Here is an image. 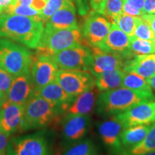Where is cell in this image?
Here are the masks:
<instances>
[{"label": "cell", "mask_w": 155, "mask_h": 155, "mask_svg": "<svg viewBox=\"0 0 155 155\" xmlns=\"http://www.w3.org/2000/svg\"><path fill=\"white\" fill-rule=\"evenodd\" d=\"M92 61L89 72L94 75L117 69H123L128 60L119 54L104 51L98 47H91Z\"/></svg>", "instance_id": "cell-13"}, {"label": "cell", "mask_w": 155, "mask_h": 155, "mask_svg": "<svg viewBox=\"0 0 155 155\" xmlns=\"http://www.w3.org/2000/svg\"><path fill=\"white\" fill-rule=\"evenodd\" d=\"M106 0H89L90 5L94 11L98 12V13L101 10Z\"/></svg>", "instance_id": "cell-39"}, {"label": "cell", "mask_w": 155, "mask_h": 155, "mask_svg": "<svg viewBox=\"0 0 155 155\" xmlns=\"http://www.w3.org/2000/svg\"><path fill=\"white\" fill-rule=\"evenodd\" d=\"M17 0H0V15L4 14L12 5L17 3Z\"/></svg>", "instance_id": "cell-38"}, {"label": "cell", "mask_w": 155, "mask_h": 155, "mask_svg": "<svg viewBox=\"0 0 155 155\" xmlns=\"http://www.w3.org/2000/svg\"><path fill=\"white\" fill-rule=\"evenodd\" d=\"M147 80L148 81L149 84H150V86H151L152 90H154L155 91V75H153L152 78H150L147 79Z\"/></svg>", "instance_id": "cell-42"}, {"label": "cell", "mask_w": 155, "mask_h": 155, "mask_svg": "<svg viewBox=\"0 0 155 155\" xmlns=\"http://www.w3.org/2000/svg\"><path fill=\"white\" fill-rule=\"evenodd\" d=\"M154 124L137 125L124 129L121 133V152L131 150L140 144Z\"/></svg>", "instance_id": "cell-21"}, {"label": "cell", "mask_w": 155, "mask_h": 155, "mask_svg": "<svg viewBox=\"0 0 155 155\" xmlns=\"http://www.w3.org/2000/svg\"><path fill=\"white\" fill-rule=\"evenodd\" d=\"M58 67L51 55L37 53L30 68V76L37 90L55 81Z\"/></svg>", "instance_id": "cell-10"}, {"label": "cell", "mask_w": 155, "mask_h": 155, "mask_svg": "<svg viewBox=\"0 0 155 155\" xmlns=\"http://www.w3.org/2000/svg\"><path fill=\"white\" fill-rule=\"evenodd\" d=\"M59 70L89 71L92 61L91 50L81 45L51 55Z\"/></svg>", "instance_id": "cell-7"}, {"label": "cell", "mask_w": 155, "mask_h": 155, "mask_svg": "<svg viewBox=\"0 0 155 155\" xmlns=\"http://www.w3.org/2000/svg\"><path fill=\"white\" fill-rule=\"evenodd\" d=\"M125 71L117 69L101 73L95 76V84L99 91L112 90L121 87Z\"/></svg>", "instance_id": "cell-23"}, {"label": "cell", "mask_w": 155, "mask_h": 155, "mask_svg": "<svg viewBox=\"0 0 155 155\" xmlns=\"http://www.w3.org/2000/svg\"><path fill=\"white\" fill-rule=\"evenodd\" d=\"M35 94L42 97L57 108L61 116H63L75 97L71 96L63 90L56 81L37 90Z\"/></svg>", "instance_id": "cell-17"}, {"label": "cell", "mask_w": 155, "mask_h": 155, "mask_svg": "<svg viewBox=\"0 0 155 155\" xmlns=\"http://www.w3.org/2000/svg\"><path fill=\"white\" fill-rule=\"evenodd\" d=\"M5 13H6V14L17 15H20V16L32 17V18H39L42 19L41 12L36 10V9H35L32 7L28 5L15 4L14 5L10 6Z\"/></svg>", "instance_id": "cell-31"}, {"label": "cell", "mask_w": 155, "mask_h": 155, "mask_svg": "<svg viewBox=\"0 0 155 155\" xmlns=\"http://www.w3.org/2000/svg\"><path fill=\"white\" fill-rule=\"evenodd\" d=\"M121 87L137 91L153 93L152 89L147 79L131 73L125 72Z\"/></svg>", "instance_id": "cell-26"}, {"label": "cell", "mask_w": 155, "mask_h": 155, "mask_svg": "<svg viewBox=\"0 0 155 155\" xmlns=\"http://www.w3.org/2000/svg\"><path fill=\"white\" fill-rule=\"evenodd\" d=\"M5 101V96L3 94H0V109L2 107Z\"/></svg>", "instance_id": "cell-44"}, {"label": "cell", "mask_w": 155, "mask_h": 155, "mask_svg": "<svg viewBox=\"0 0 155 155\" xmlns=\"http://www.w3.org/2000/svg\"><path fill=\"white\" fill-rule=\"evenodd\" d=\"M144 14H155V0H144Z\"/></svg>", "instance_id": "cell-37"}, {"label": "cell", "mask_w": 155, "mask_h": 155, "mask_svg": "<svg viewBox=\"0 0 155 155\" xmlns=\"http://www.w3.org/2000/svg\"><path fill=\"white\" fill-rule=\"evenodd\" d=\"M141 17L149 23V25H150L151 28L155 34V14H144Z\"/></svg>", "instance_id": "cell-40"}, {"label": "cell", "mask_w": 155, "mask_h": 155, "mask_svg": "<svg viewBox=\"0 0 155 155\" xmlns=\"http://www.w3.org/2000/svg\"><path fill=\"white\" fill-rule=\"evenodd\" d=\"M123 2L130 4V5L134 6L137 8L141 9L143 11L144 5V0H123Z\"/></svg>", "instance_id": "cell-41"}, {"label": "cell", "mask_w": 155, "mask_h": 155, "mask_svg": "<svg viewBox=\"0 0 155 155\" xmlns=\"http://www.w3.org/2000/svg\"><path fill=\"white\" fill-rule=\"evenodd\" d=\"M14 78L15 76L0 67V94L6 96Z\"/></svg>", "instance_id": "cell-33"}, {"label": "cell", "mask_w": 155, "mask_h": 155, "mask_svg": "<svg viewBox=\"0 0 155 155\" xmlns=\"http://www.w3.org/2000/svg\"><path fill=\"white\" fill-rule=\"evenodd\" d=\"M129 36L120 30L116 24H111L106 38L97 47L104 51L119 54L131 59L134 55L129 49Z\"/></svg>", "instance_id": "cell-16"}, {"label": "cell", "mask_w": 155, "mask_h": 155, "mask_svg": "<svg viewBox=\"0 0 155 155\" xmlns=\"http://www.w3.org/2000/svg\"><path fill=\"white\" fill-rule=\"evenodd\" d=\"M11 136L7 135L0 130V155H6L7 148Z\"/></svg>", "instance_id": "cell-35"}, {"label": "cell", "mask_w": 155, "mask_h": 155, "mask_svg": "<svg viewBox=\"0 0 155 155\" xmlns=\"http://www.w3.org/2000/svg\"><path fill=\"white\" fill-rule=\"evenodd\" d=\"M44 27L45 22L41 19L6 13L0 15V38L31 49L38 48Z\"/></svg>", "instance_id": "cell-1"}, {"label": "cell", "mask_w": 155, "mask_h": 155, "mask_svg": "<svg viewBox=\"0 0 155 155\" xmlns=\"http://www.w3.org/2000/svg\"><path fill=\"white\" fill-rule=\"evenodd\" d=\"M83 36L78 28L55 29L45 25L37 48L38 53L53 55L62 50L83 45Z\"/></svg>", "instance_id": "cell-5"}, {"label": "cell", "mask_w": 155, "mask_h": 155, "mask_svg": "<svg viewBox=\"0 0 155 155\" xmlns=\"http://www.w3.org/2000/svg\"><path fill=\"white\" fill-rule=\"evenodd\" d=\"M33 0H17V5H24L30 6Z\"/></svg>", "instance_id": "cell-43"}, {"label": "cell", "mask_w": 155, "mask_h": 155, "mask_svg": "<svg viewBox=\"0 0 155 155\" xmlns=\"http://www.w3.org/2000/svg\"><path fill=\"white\" fill-rule=\"evenodd\" d=\"M123 129V126L116 116H111L110 119L98 124V134L111 154L119 155L121 152V133Z\"/></svg>", "instance_id": "cell-14"}, {"label": "cell", "mask_w": 155, "mask_h": 155, "mask_svg": "<svg viewBox=\"0 0 155 155\" xmlns=\"http://www.w3.org/2000/svg\"><path fill=\"white\" fill-rule=\"evenodd\" d=\"M59 112L53 104L35 94L24 106L20 132L44 129L58 117Z\"/></svg>", "instance_id": "cell-3"}, {"label": "cell", "mask_w": 155, "mask_h": 155, "mask_svg": "<svg viewBox=\"0 0 155 155\" xmlns=\"http://www.w3.org/2000/svg\"><path fill=\"white\" fill-rule=\"evenodd\" d=\"M77 6L78 10L81 15H86L88 10V6L87 0H73Z\"/></svg>", "instance_id": "cell-36"}, {"label": "cell", "mask_w": 155, "mask_h": 155, "mask_svg": "<svg viewBox=\"0 0 155 155\" xmlns=\"http://www.w3.org/2000/svg\"><path fill=\"white\" fill-rule=\"evenodd\" d=\"M124 129L155 123V100L135 104L125 111L114 116Z\"/></svg>", "instance_id": "cell-12"}, {"label": "cell", "mask_w": 155, "mask_h": 155, "mask_svg": "<svg viewBox=\"0 0 155 155\" xmlns=\"http://www.w3.org/2000/svg\"><path fill=\"white\" fill-rule=\"evenodd\" d=\"M109 21L98 12H93L87 16L81 33L83 42L91 47H97L107 36L111 29Z\"/></svg>", "instance_id": "cell-11"}, {"label": "cell", "mask_w": 155, "mask_h": 155, "mask_svg": "<svg viewBox=\"0 0 155 155\" xmlns=\"http://www.w3.org/2000/svg\"><path fill=\"white\" fill-rule=\"evenodd\" d=\"M33 59L28 47L0 38V67L13 76L30 73Z\"/></svg>", "instance_id": "cell-4"}, {"label": "cell", "mask_w": 155, "mask_h": 155, "mask_svg": "<svg viewBox=\"0 0 155 155\" xmlns=\"http://www.w3.org/2000/svg\"><path fill=\"white\" fill-rule=\"evenodd\" d=\"M137 17H133L131 15L122 12L116 19L115 23L120 30L125 32L128 36L134 35L136 24H137Z\"/></svg>", "instance_id": "cell-30"}, {"label": "cell", "mask_w": 155, "mask_h": 155, "mask_svg": "<svg viewBox=\"0 0 155 155\" xmlns=\"http://www.w3.org/2000/svg\"><path fill=\"white\" fill-rule=\"evenodd\" d=\"M91 124L90 115H65L61 121V136L65 149L85 138Z\"/></svg>", "instance_id": "cell-9"}, {"label": "cell", "mask_w": 155, "mask_h": 155, "mask_svg": "<svg viewBox=\"0 0 155 155\" xmlns=\"http://www.w3.org/2000/svg\"><path fill=\"white\" fill-rule=\"evenodd\" d=\"M73 5L75 3L73 0H48L45 7L41 12V18L45 22L60 9Z\"/></svg>", "instance_id": "cell-29"}, {"label": "cell", "mask_w": 155, "mask_h": 155, "mask_svg": "<svg viewBox=\"0 0 155 155\" xmlns=\"http://www.w3.org/2000/svg\"><path fill=\"white\" fill-rule=\"evenodd\" d=\"M143 155H155V152H149L147 153V154H144Z\"/></svg>", "instance_id": "cell-45"}, {"label": "cell", "mask_w": 155, "mask_h": 155, "mask_svg": "<svg viewBox=\"0 0 155 155\" xmlns=\"http://www.w3.org/2000/svg\"><path fill=\"white\" fill-rule=\"evenodd\" d=\"M24 106L5 101L0 109V130L9 136L19 131Z\"/></svg>", "instance_id": "cell-18"}, {"label": "cell", "mask_w": 155, "mask_h": 155, "mask_svg": "<svg viewBox=\"0 0 155 155\" xmlns=\"http://www.w3.org/2000/svg\"><path fill=\"white\" fill-rule=\"evenodd\" d=\"M35 93L30 73L15 76L10 88L5 96L6 101L25 106Z\"/></svg>", "instance_id": "cell-15"}, {"label": "cell", "mask_w": 155, "mask_h": 155, "mask_svg": "<svg viewBox=\"0 0 155 155\" xmlns=\"http://www.w3.org/2000/svg\"><path fill=\"white\" fill-rule=\"evenodd\" d=\"M6 155H53L47 131L11 137Z\"/></svg>", "instance_id": "cell-6"}, {"label": "cell", "mask_w": 155, "mask_h": 155, "mask_svg": "<svg viewBox=\"0 0 155 155\" xmlns=\"http://www.w3.org/2000/svg\"><path fill=\"white\" fill-rule=\"evenodd\" d=\"M155 100L153 93H147L120 87L102 91L98 96L96 110L98 114L114 116L125 111L135 104Z\"/></svg>", "instance_id": "cell-2"}, {"label": "cell", "mask_w": 155, "mask_h": 155, "mask_svg": "<svg viewBox=\"0 0 155 155\" xmlns=\"http://www.w3.org/2000/svg\"><path fill=\"white\" fill-rule=\"evenodd\" d=\"M123 12L129 15H131V16L137 17H141L144 15V12H143L141 9L137 8V7L126 2H124L123 3Z\"/></svg>", "instance_id": "cell-34"}, {"label": "cell", "mask_w": 155, "mask_h": 155, "mask_svg": "<svg viewBox=\"0 0 155 155\" xmlns=\"http://www.w3.org/2000/svg\"><path fill=\"white\" fill-rule=\"evenodd\" d=\"M124 71L149 79L155 75V53L134 55L126 62Z\"/></svg>", "instance_id": "cell-20"}, {"label": "cell", "mask_w": 155, "mask_h": 155, "mask_svg": "<svg viewBox=\"0 0 155 155\" xmlns=\"http://www.w3.org/2000/svg\"><path fill=\"white\" fill-rule=\"evenodd\" d=\"M129 49L134 55L155 53V40H143L135 36L129 37Z\"/></svg>", "instance_id": "cell-27"}, {"label": "cell", "mask_w": 155, "mask_h": 155, "mask_svg": "<svg viewBox=\"0 0 155 155\" xmlns=\"http://www.w3.org/2000/svg\"><path fill=\"white\" fill-rule=\"evenodd\" d=\"M134 36L143 40H155V34L151 28L150 25L141 17H138L137 19Z\"/></svg>", "instance_id": "cell-32"}, {"label": "cell", "mask_w": 155, "mask_h": 155, "mask_svg": "<svg viewBox=\"0 0 155 155\" xmlns=\"http://www.w3.org/2000/svg\"><path fill=\"white\" fill-rule=\"evenodd\" d=\"M45 25L55 29L78 28L75 5L68 6L60 9L45 22Z\"/></svg>", "instance_id": "cell-22"}, {"label": "cell", "mask_w": 155, "mask_h": 155, "mask_svg": "<svg viewBox=\"0 0 155 155\" xmlns=\"http://www.w3.org/2000/svg\"><path fill=\"white\" fill-rule=\"evenodd\" d=\"M61 155H98V150L94 141L84 138L65 148Z\"/></svg>", "instance_id": "cell-25"}, {"label": "cell", "mask_w": 155, "mask_h": 155, "mask_svg": "<svg viewBox=\"0 0 155 155\" xmlns=\"http://www.w3.org/2000/svg\"><path fill=\"white\" fill-rule=\"evenodd\" d=\"M152 152H155V123L140 144L131 150L121 152L119 155H143Z\"/></svg>", "instance_id": "cell-24"}, {"label": "cell", "mask_w": 155, "mask_h": 155, "mask_svg": "<svg viewBox=\"0 0 155 155\" xmlns=\"http://www.w3.org/2000/svg\"><path fill=\"white\" fill-rule=\"evenodd\" d=\"M123 0H106L99 13L104 15L111 24H114L117 17L123 12Z\"/></svg>", "instance_id": "cell-28"}, {"label": "cell", "mask_w": 155, "mask_h": 155, "mask_svg": "<svg viewBox=\"0 0 155 155\" xmlns=\"http://www.w3.org/2000/svg\"><path fill=\"white\" fill-rule=\"evenodd\" d=\"M55 81L73 97L96 86L95 77L89 71L58 70Z\"/></svg>", "instance_id": "cell-8"}, {"label": "cell", "mask_w": 155, "mask_h": 155, "mask_svg": "<svg viewBox=\"0 0 155 155\" xmlns=\"http://www.w3.org/2000/svg\"><path fill=\"white\" fill-rule=\"evenodd\" d=\"M98 90L95 86L78 96L70 104L65 111V115H89L96 104L98 96Z\"/></svg>", "instance_id": "cell-19"}]
</instances>
